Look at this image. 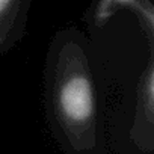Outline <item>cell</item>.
Masks as SVG:
<instances>
[{
    "label": "cell",
    "mask_w": 154,
    "mask_h": 154,
    "mask_svg": "<svg viewBox=\"0 0 154 154\" xmlns=\"http://www.w3.org/2000/svg\"><path fill=\"white\" fill-rule=\"evenodd\" d=\"M29 6L27 0H0V54L21 38Z\"/></svg>",
    "instance_id": "obj_2"
},
{
    "label": "cell",
    "mask_w": 154,
    "mask_h": 154,
    "mask_svg": "<svg viewBox=\"0 0 154 154\" xmlns=\"http://www.w3.org/2000/svg\"><path fill=\"white\" fill-rule=\"evenodd\" d=\"M47 107L56 137L68 154H92L97 145V95L85 44L60 33L47 66Z\"/></svg>",
    "instance_id": "obj_1"
}]
</instances>
